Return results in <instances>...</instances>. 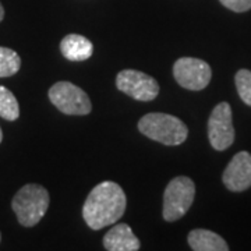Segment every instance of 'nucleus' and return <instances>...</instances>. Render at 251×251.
I'll use <instances>...</instances> for the list:
<instances>
[{
	"mask_svg": "<svg viewBox=\"0 0 251 251\" xmlns=\"http://www.w3.org/2000/svg\"><path fill=\"white\" fill-rule=\"evenodd\" d=\"M116 87L130 98L141 102L153 100L159 94V84L153 77L131 69L122 70L117 74Z\"/></svg>",
	"mask_w": 251,
	"mask_h": 251,
	"instance_id": "nucleus-7",
	"label": "nucleus"
},
{
	"mask_svg": "<svg viewBox=\"0 0 251 251\" xmlns=\"http://www.w3.org/2000/svg\"><path fill=\"white\" fill-rule=\"evenodd\" d=\"M103 247L109 251H137L141 244L128 225L117 224L103 236Z\"/></svg>",
	"mask_w": 251,
	"mask_h": 251,
	"instance_id": "nucleus-10",
	"label": "nucleus"
},
{
	"mask_svg": "<svg viewBox=\"0 0 251 251\" xmlns=\"http://www.w3.org/2000/svg\"><path fill=\"white\" fill-rule=\"evenodd\" d=\"M127 206L123 188L115 181H102L91 190L82 206V218L92 230L116 224Z\"/></svg>",
	"mask_w": 251,
	"mask_h": 251,
	"instance_id": "nucleus-1",
	"label": "nucleus"
},
{
	"mask_svg": "<svg viewBox=\"0 0 251 251\" xmlns=\"http://www.w3.org/2000/svg\"><path fill=\"white\" fill-rule=\"evenodd\" d=\"M3 18H4V9H3V6L0 3V23L3 21Z\"/></svg>",
	"mask_w": 251,
	"mask_h": 251,
	"instance_id": "nucleus-17",
	"label": "nucleus"
},
{
	"mask_svg": "<svg viewBox=\"0 0 251 251\" xmlns=\"http://www.w3.org/2000/svg\"><path fill=\"white\" fill-rule=\"evenodd\" d=\"M138 130L163 145H180L187 140L188 128L179 117L168 113H148L140 119Z\"/></svg>",
	"mask_w": 251,
	"mask_h": 251,
	"instance_id": "nucleus-2",
	"label": "nucleus"
},
{
	"mask_svg": "<svg viewBox=\"0 0 251 251\" xmlns=\"http://www.w3.org/2000/svg\"><path fill=\"white\" fill-rule=\"evenodd\" d=\"M226 9L236 11V13H244L251 9V0H219Z\"/></svg>",
	"mask_w": 251,
	"mask_h": 251,
	"instance_id": "nucleus-16",
	"label": "nucleus"
},
{
	"mask_svg": "<svg viewBox=\"0 0 251 251\" xmlns=\"http://www.w3.org/2000/svg\"><path fill=\"white\" fill-rule=\"evenodd\" d=\"M225 187L234 193L246 191L251 187V153L247 151L236 153L224 172Z\"/></svg>",
	"mask_w": 251,
	"mask_h": 251,
	"instance_id": "nucleus-9",
	"label": "nucleus"
},
{
	"mask_svg": "<svg viewBox=\"0 0 251 251\" xmlns=\"http://www.w3.org/2000/svg\"><path fill=\"white\" fill-rule=\"evenodd\" d=\"M60 52L72 62H84L94 53V45L88 38L78 34H69L60 42Z\"/></svg>",
	"mask_w": 251,
	"mask_h": 251,
	"instance_id": "nucleus-11",
	"label": "nucleus"
},
{
	"mask_svg": "<svg viewBox=\"0 0 251 251\" xmlns=\"http://www.w3.org/2000/svg\"><path fill=\"white\" fill-rule=\"evenodd\" d=\"M0 117L9 122H16L20 117V106L14 94L0 85Z\"/></svg>",
	"mask_w": 251,
	"mask_h": 251,
	"instance_id": "nucleus-13",
	"label": "nucleus"
},
{
	"mask_svg": "<svg viewBox=\"0 0 251 251\" xmlns=\"http://www.w3.org/2000/svg\"><path fill=\"white\" fill-rule=\"evenodd\" d=\"M49 204V193L39 184H25L18 190L11 201L18 222L25 227L39 224V221L45 216Z\"/></svg>",
	"mask_w": 251,
	"mask_h": 251,
	"instance_id": "nucleus-3",
	"label": "nucleus"
},
{
	"mask_svg": "<svg viewBox=\"0 0 251 251\" xmlns=\"http://www.w3.org/2000/svg\"><path fill=\"white\" fill-rule=\"evenodd\" d=\"M48 95L50 102L64 115L84 116L92 110V103L87 92L69 81L53 84Z\"/></svg>",
	"mask_w": 251,
	"mask_h": 251,
	"instance_id": "nucleus-5",
	"label": "nucleus"
},
{
	"mask_svg": "<svg viewBox=\"0 0 251 251\" xmlns=\"http://www.w3.org/2000/svg\"><path fill=\"white\" fill-rule=\"evenodd\" d=\"M208 140L216 151L227 150L234 141L232 108L227 102L216 105L208 119Z\"/></svg>",
	"mask_w": 251,
	"mask_h": 251,
	"instance_id": "nucleus-8",
	"label": "nucleus"
},
{
	"mask_svg": "<svg viewBox=\"0 0 251 251\" xmlns=\"http://www.w3.org/2000/svg\"><path fill=\"white\" fill-rule=\"evenodd\" d=\"M196 197V184L187 176H177L169 181L163 193V219L166 222L179 221L186 215Z\"/></svg>",
	"mask_w": 251,
	"mask_h": 251,
	"instance_id": "nucleus-4",
	"label": "nucleus"
},
{
	"mask_svg": "<svg viewBox=\"0 0 251 251\" xmlns=\"http://www.w3.org/2000/svg\"><path fill=\"white\" fill-rule=\"evenodd\" d=\"M173 77L180 87L201 91L208 87L212 70L209 64L197 57H180L173 64Z\"/></svg>",
	"mask_w": 251,
	"mask_h": 251,
	"instance_id": "nucleus-6",
	"label": "nucleus"
},
{
	"mask_svg": "<svg viewBox=\"0 0 251 251\" xmlns=\"http://www.w3.org/2000/svg\"><path fill=\"white\" fill-rule=\"evenodd\" d=\"M187 242L194 251H227L229 246L219 234L206 229H194L188 233Z\"/></svg>",
	"mask_w": 251,
	"mask_h": 251,
	"instance_id": "nucleus-12",
	"label": "nucleus"
},
{
	"mask_svg": "<svg viewBox=\"0 0 251 251\" xmlns=\"http://www.w3.org/2000/svg\"><path fill=\"white\" fill-rule=\"evenodd\" d=\"M234 82H236V88H237V94L246 105L251 106V72L242 69L236 73L234 77Z\"/></svg>",
	"mask_w": 251,
	"mask_h": 251,
	"instance_id": "nucleus-15",
	"label": "nucleus"
},
{
	"mask_svg": "<svg viewBox=\"0 0 251 251\" xmlns=\"http://www.w3.org/2000/svg\"><path fill=\"white\" fill-rule=\"evenodd\" d=\"M1 140H3V131H1V128H0V143H1Z\"/></svg>",
	"mask_w": 251,
	"mask_h": 251,
	"instance_id": "nucleus-18",
	"label": "nucleus"
},
{
	"mask_svg": "<svg viewBox=\"0 0 251 251\" xmlns=\"http://www.w3.org/2000/svg\"><path fill=\"white\" fill-rule=\"evenodd\" d=\"M0 240H1V234H0Z\"/></svg>",
	"mask_w": 251,
	"mask_h": 251,
	"instance_id": "nucleus-19",
	"label": "nucleus"
},
{
	"mask_svg": "<svg viewBox=\"0 0 251 251\" xmlns=\"http://www.w3.org/2000/svg\"><path fill=\"white\" fill-rule=\"evenodd\" d=\"M21 67V59L17 52L10 48L0 46V78L17 74Z\"/></svg>",
	"mask_w": 251,
	"mask_h": 251,
	"instance_id": "nucleus-14",
	"label": "nucleus"
}]
</instances>
